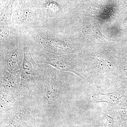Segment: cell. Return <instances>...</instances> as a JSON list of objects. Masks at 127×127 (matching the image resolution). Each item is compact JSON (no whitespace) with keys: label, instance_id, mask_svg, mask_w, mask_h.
<instances>
[{"label":"cell","instance_id":"1","mask_svg":"<svg viewBox=\"0 0 127 127\" xmlns=\"http://www.w3.org/2000/svg\"><path fill=\"white\" fill-rule=\"evenodd\" d=\"M62 80L59 72L47 69L45 74L28 100L30 111L46 116H55L62 103L63 93Z\"/></svg>","mask_w":127,"mask_h":127},{"label":"cell","instance_id":"2","mask_svg":"<svg viewBox=\"0 0 127 127\" xmlns=\"http://www.w3.org/2000/svg\"><path fill=\"white\" fill-rule=\"evenodd\" d=\"M47 69L43 65L35 62L32 57L29 48L25 47L24 48L23 63L20 70V86L15 95L17 100H28Z\"/></svg>","mask_w":127,"mask_h":127},{"label":"cell","instance_id":"3","mask_svg":"<svg viewBox=\"0 0 127 127\" xmlns=\"http://www.w3.org/2000/svg\"><path fill=\"white\" fill-rule=\"evenodd\" d=\"M32 115L28 100H17L11 106L0 110V127H29Z\"/></svg>","mask_w":127,"mask_h":127},{"label":"cell","instance_id":"4","mask_svg":"<svg viewBox=\"0 0 127 127\" xmlns=\"http://www.w3.org/2000/svg\"><path fill=\"white\" fill-rule=\"evenodd\" d=\"M36 61L45 64L63 71H69L77 74L74 62L70 58L59 56L45 52H41L37 55Z\"/></svg>","mask_w":127,"mask_h":127},{"label":"cell","instance_id":"5","mask_svg":"<svg viewBox=\"0 0 127 127\" xmlns=\"http://www.w3.org/2000/svg\"><path fill=\"white\" fill-rule=\"evenodd\" d=\"M23 56L17 50H7L1 56V67L12 73L20 70L23 63Z\"/></svg>","mask_w":127,"mask_h":127},{"label":"cell","instance_id":"6","mask_svg":"<svg viewBox=\"0 0 127 127\" xmlns=\"http://www.w3.org/2000/svg\"><path fill=\"white\" fill-rule=\"evenodd\" d=\"M0 91L15 95L21 84L20 71L12 73L1 68Z\"/></svg>","mask_w":127,"mask_h":127},{"label":"cell","instance_id":"7","mask_svg":"<svg viewBox=\"0 0 127 127\" xmlns=\"http://www.w3.org/2000/svg\"><path fill=\"white\" fill-rule=\"evenodd\" d=\"M125 96L123 94H120L118 92H113L111 93H102L97 89L93 95V99L96 102H104L115 104L119 101L121 98Z\"/></svg>","mask_w":127,"mask_h":127},{"label":"cell","instance_id":"8","mask_svg":"<svg viewBox=\"0 0 127 127\" xmlns=\"http://www.w3.org/2000/svg\"><path fill=\"white\" fill-rule=\"evenodd\" d=\"M42 42L43 44L49 49L52 50L53 52H60L62 50L64 49V43L61 41L57 40L56 39L52 38H43Z\"/></svg>","mask_w":127,"mask_h":127},{"label":"cell","instance_id":"9","mask_svg":"<svg viewBox=\"0 0 127 127\" xmlns=\"http://www.w3.org/2000/svg\"><path fill=\"white\" fill-rule=\"evenodd\" d=\"M0 91V110L7 108L17 101L15 95Z\"/></svg>","mask_w":127,"mask_h":127},{"label":"cell","instance_id":"10","mask_svg":"<svg viewBox=\"0 0 127 127\" xmlns=\"http://www.w3.org/2000/svg\"><path fill=\"white\" fill-rule=\"evenodd\" d=\"M83 33L89 37H98L101 36V34L97 28L94 26H89L84 28L83 30Z\"/></svg>","mask_w":127,"mask_h":127},{"label":"cell","instance_id":"11","mask_svg":"<svg viewBox=\"0 0 127 127\" xmlns=\"http://www.w3.org/2000/svg\"><path fill=\"white\" fill-rule=\"evenodd\" d=\"M13 2L9 1L4 6L2 10L1 18L7 20L10 17L13 10Z\"/></svg>","mask_w":127,"mask_h":127},{"label":"cell","instance_id":"12","mask_svg":"<svg viewBox=\"0 0 127 127\" xmlns=\"http://www.w3.org/2000/svg\"><path fill=\"white\" fill-rule=\"evenodd\" d=\"M18 16L24 20L27 21L32 17L34 15V12L31 9L29 8L21 7L18 10Z\"/></svg>","mask_w":127,"mask_h":127},{"label":"cell","instance_id":"13","mask_svg":"<svg viewBox=\"0 0 127 127\" xmlns=\"http://www.w3.org/2000/svg\"><path fill=\"white\" fill-rule=\"evenodd\" d=\"M44 7L47 11L51 13H55L59 10V6L56 1L48 0L44 4Z\"/></svg>","mask_w":127,"mask_h":127},{"label":"cell","instance_id":"14","mask_svg":"<svg viewBox=\"0 0 127 127\" xmlns=\"http://www.w3.org/2000/svg\"><path fill=\"white\" fill-rule=\"evenodd\" d=\"M105 117L106 119V122L104 124V127H113L114 122L113 119L107 115Z\"/></svg>","mask_w":127,"mask_h":127},{"label":"cell","instance_id":"15","mask_svg":"<svg viewBox=\"0 0 127 127\" xmlns=\"http://www.w3.org/2000/svg\"><path fill=\"white\" fill-rule=\"evenodd\" d=\"M30 127H37L35 116L34 114H33L32 117L31 121Z\"/></svg>","mask_w":127,"mask_h":127}]
</instances>
